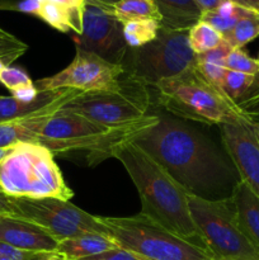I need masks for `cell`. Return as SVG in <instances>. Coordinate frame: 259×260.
Returning <instances> with one entry per match:
<instances>
[{
	"label": "cell",
	"instance_id": "6da1fadb",
	"mask_svg": "<svg viewBox=\"0 0 259 260\" xmlns=\"http://www.w3.org/2000/svg\"><path fill=\"white\" fill-rule=\"evenodd\" d=\"M132 141L154 157L188 194L226 200L239 182L217 150L202 135L179 121L157 116L156 123Z\"/></svg>",
	"mask_w": 259,
	"mask_h": 260
},
{
	"label": "cell",
	"instance_id": "7a4b0ae2",
	"mask_svg": "<svg viewBox=\"0 0 259 260\" xmlns=\"http://www.w3.org/2000/svg\"><path fill=\"white\" fill-rule=\"evenodd\" d=\"M112 157L131 177L141 201V215L205 249L190 216L188 193L154 157L132 140L116 147Z\"/></svg>",
	"mask_w": 259,
	"mask_h": 260
},
{
	"label": "cell",
	"instance_id": "3957f363",
	"mask_svg": "<svg viewBox=\"0 0 259 260\" xmlns=\"http://www.w3.org/2000/svg\"><path fill=\"white\" fill-rule=\"evenodd\" d=\"M157 122V114L124 126L109 127L61 108L43 127L36 144L47 147L53 155L86 152L89 164L112 157L114 149L134 140Z\"/></svg>",
	"mask_w": 259,
	"mask_h": 260
},
{
	"label": "cell",
	"instance_id": "277c9868",
	"mask_svg": "<svg viewBox=\"0 0 259 260\" xmlns=\"http://www.w3.org/2000/svg\"><path fill=\"white\" fill-rule=\"evenodd\" d=\"M0 188L13 198H58L70 201L74 192L63 179L55 155L36 142H20L0 162Z\"/></svg>",
	"mask_w": 259,
	"mask_h": 260
},
{
	"label": "cell",
	"instance_id": "5b68a950",
	"mask_svg": "<svg viewBox=\"0 0 259 260\" xmlns=\"http://www.w3.org/2000/svg\"><path fill=\"white\" fill-rule=\"evenodd\" d=\"M154 88L160 106L179 118L211 126L244 117L236 104L196 65L179 75L160 80Z\"/></svg>",
	"mask_w": 259,
	"mask_h": 260
},
{
	"label": "cell",
	"instance_id": "8992f818",
	"mask_svg": "<svg viewBox=\"0 0 259 260\" xmlns=\"http://www.w3.org/2000/svg\"><path fill=\"white\" fill-rule=\"evenodd\" d=\"M104 235L144 260H212L206 249L172 233L151 218L96 216Z\"/></svg>",
	"mask_w": 259,
	"mask_h": 260
},
{
	"label": "cell",
	"instance_id": "52a82bcc",
	"mask_svg": "<svg viewBox=\"0 0 259 260\" xmlns=\"http://www.w3.org/2000/svg\"><path fill=\"white\" fill-rule=\"evenodd\" d=\"M193 223L213 260H259V251L244 235L230 198L205 200L188 194Z\"/></svg>",
	"mask_w": 259,
	"mask_h": 260
},
{
	"label": "cell",
	"instance_id": "ba28073f",
	"mask_svg": "<svg viewBox=\"0 0 259 260\" xmlns=\"http://www.w3.org/2000/svg\"><path fill=\"white\" fill-rule=\"evenodd\" d=\"M189 29L160 27L151 42L137 48H128L123 61L124 70L154 86L164 79L184 73L196 65V53L188 42Z\"/></svg>",
	"mask_w": 259,
	"mask_h": 260
},
{
	"label": "cell",
	"instance_id": "9c48e42d",
	"mask_svg": "<svg viewBox=\"0 0 259 260\" xmlns=\"http://www.w3.org/2000/svg\"><path fill=\"white\" fill-rule=\"evenodd\" d=\"M151 104L149 86L126 71L116 91L83 93L63 109L109 127L134 123L147 116Z\"/></svg>",
	"mask_w": 259,
	"mask_h": 260
},
{
	"label": "cell",
	"instance_id": "30bf717a",
	"mask_svg": "<svg viewBox=\"0 0 259 260\" xmlns=\"http://www.w3.org/2000/svg\"><path fill=\"white\" fill-rule=\"evenodd\" d=\"M12 205L13 215L37 223L58 243L86 233L103 234L96 216L89 215L70 201L12 197Z\"/></svg>",
	"mask_w": 259,
	"mask_h": 260
},
{
	"label": "cell",
	"instance_id": "8fae6325",
	"mask_svg": "<svg viewBox=\"0 0 259 260\" xmlns=\"http://www.w3.org/2000/svg\"><path fill=\"white\" fill-rule=\"evenodd\" d=\"M123 65L112 63L101 56L76 47L73 62L60 73L35 83L40 91L57 89H76L83 93L116 91L121 88Z\"/></svg>",
	"mask_w": 259,
	"mask_h": 260
},
{
	"label": "cell",
	"instance_id": "7c38bea8",
	"mask_svg": "<svg viewBox=\"0 0 259 260\" xmlns=\"http://www.w3.org/2000/svg\"><path fill=\"white\" fill-rule=\"evenodd\" d=\"M75 46L101 56L112 63L122 65L128 46L123 37V24L114 17L111 5L101 0H85L83 29L74 36Z\"/></svg>",
	"mask_w": 259,
	"mask_h": 260
},
{
	"label": "cell",
	"instance_id": "4fadbf2b",
	"mask_svg": "<svg viewBox=\"0 0 259 260\" xmlns=\"http://www.w3.org/2000/svg\"><path fill=\"white\" fill-rule=\"evenodd\" d=\"M218 127L239 178L259 197V122L243 117Z\"/></svg>",
	"mask_w": 259,
	"mask_h": 260
},
{
	"label": "cell",
	"instance_id": "5bb4252c",
	"mask_svg": "<svg viewBox=\"0 0 259 260\" xmlns=\"http://www.w3.org/2000/svg\"><path fill=\"white\" fill-rule=\"evenodd\" d=\"M83 94L76 89H66L65 94L51 106L12 121L0 122V149L12 147L20 142H36L42 132L43 127L48 121L60 111L61 108L70 103L73 99Z\"/></svg>",
	"mask_w": 259,
	"mask_h": 260
},
{
	"label": "cell",
	"instance_id": "9a60e30c",
	"mask_svg": "<svg viewBox=\"0 0 259 260\" xmlns=\"http://www.w3.org/2000/svg\"><path fill=\"white\" fill-rule=\"evenodd\" d=\"M0 243L33 253H56L58 245L45 229L14 215H0Z\"/></svg>",
	"mask_w": 259,
	"mask_h": 260
},
{
	"label": "cell",
	"instance_id": "2e32d148",
	"mask_svg": "<svg viewBox=\"0 0 259 260\" xmlns=\"http://www.w3.org/2000/svg\"><path fill=\"white\" fill-rule=\"evenodd\" d=\"M230 201L239 228L259 251V197L245 183L239 180Z\"/></svg>",
	"mask_w": 259,
	"mask_h": 260
},
{
	"label": "cell",
	"instance_id": "e0dca14e",
	"mask_svg": "<svg viewBox=\"0 0 259 260\" xmlns=\"http://www.w3.org/2000/svg\"><path fill=\"white\" fill-rule=\"evenodd\" d=\"M117 244L104 234L86 233L60 241L56 253L68 260H80L117 248Z\"/></svg>",
	"mask_w": 259,
	"mask_h": 260
},
{
	"label": "cell",
	"instance_id": "ac0fdd59",
	"mask_svg": "<svg viewBox=\"0 0 259 260\" xmlns=\"http://www.w3.org/2000/svg\"><path fill=\"white\" fill-rule=\"evenodd\" d=\"M161 25L172 29H189L200 22L202 12L195 0H154Z\"/></svg>",
	"mask_w": 259,
	"mask_h": 260
},
{
	"label": "cell",
	"instance_id": "d6986e66",
	"mask_svg": "<svg viewBox=\"0 0 259 260\" xmlns=\"http://www.w3.org/2000/svg\"><path fill=\"white\" fill-rule=\"evenodd\" d=\"M66 89L41 91L38 98L33 102H22L14 96L0 95V122L12 121L36 113L46 107L51 106L65 94Z\"/></svg>",
	"mask_w": 259,
	"mask_h": 260
},
{
	"label": "cell",
	"instance_id": "ffe728a7",
	"mask_svg": "<svg viewBox=\"0 0 259 260\" xmlns=\"http://www.w3.org/2000/svg\"><path fill=\"white\" fill-rule=\"evenodd\" d=\"M231 50L233 48L225 41L222 45L218 46L215 50L201 53V55H196V66L200 70V73L218 88H220L223 75L228 70L225 66V61Z\"/></svg>",
	"mask_w": 259,
	"mask_h": 260
},
{
	"label": "cell",
	"instance_id": "44dd1931",
	"mask_svg": "<svg viewBox=\"0 0 259 260\" xmlns=\"http://www.w3.org/2000/svg\"><path fill=\"white\" fill-rule=\"evenodd\" d=\"M111 9L122 24L140 19H155L161 24V15L154 0H118L111 5Z\"/></svg>",
	"mask_w": 259,
	"mask_h": 260
},
{
	"label": "cell",
	"instance_id": "7402d4cb",
	"mask_svg": "<svg viewBox=\"0 0 259 260\" xmlns=\"http://www.w3.org/2000/svg\"><path fill=\"white\" fill-rule=\"evenodd\" d=\"M248 12V9L238 7V5H235L234 3L226 0L225 3H222V4H221L220 7L216 8V9L202 13L200 20L212 25L216 30H218V32L225 37V36L235 27L236 23H238Z\"/></svg>",
	"mask_w": 259,
	"mask_h": 260
},
{
	"label": "cell",
	"instance_id": "603a6c76",
	"mask_svg": "<svg viewBox=\"0 0 259 260\" xmlns=\"http://www.w3.org/2000/svg\"><path fill=\"white\" fill-rule=\"evenodd\" d=\"M188 42L190 50L196 55H201L217 48L225 42V38L212 25L200 20L188 30Z\"/></svg>",
	"mask_w": 259,
	"mask_h": 260
},
{
	"label": "cell",
	"instance_id": "cb8c5ba5",
	"mask_svg": "<svg viewBox=\"0 0 259 260\" xmlns=\"http://www.w3.org/2000/svg\"><path fill=\"white\" fill-rule=\"evenodd\" d=\"M159 20L140 19L131 20L123 24V37L128 48H137L155 40L159 32Z\"/></svg>",
	"mask_w": 259,
	"mask_h": 260
},
{
	"label": "cell",
	"instance_id": "d4e9b609",
	"mask_svg": "<svg viewBox=\"0 0 259 260\" xmlns=\"http://www.w3.org/2000/svg\"><path fill=\"white\" fill-rule=\"evenodd\" d=\"M256 37H259V13L249 10L223 38L231 48H243Z\"/></svg>",
	"mask_w": 259,
	"mask_h": 260
},
{
	"label": "cell",
	"instance_id": "484cf974",
	"mask_svg": "<svg viewBox=\"0 0 259 260\" xmlns=\"http://www.w3.org/2000/svg\"><path fill=\"white\" fill-rule=\"evenodd\" d=\"M253 78L254 76L238 73V71L226 70L220 88L229 99L236 103L246 93V90L250 88L251 83H253Z\"/></svg>",
	"mask_w": 259,
	"mask_h": 260
},
{
	"label": "cell",
	"instance_id": "4316f807",
	"mask_svg": "<svg viewBox=\"0 0 259 260\" xmlns=\"http://www.w3.org/2000/svg\"><path fill=\"white\" fill-rule=\"evenodd\" d=\"M235 104L245 118L259 122V71L254 75L250 88Z\"/></svg>",
	"mask_w": 259,
	"mask_h": 260
},
{
	"label": "cell",
	"instance_id": "83f0119b",
	"mask_svg": "<svg viewBox=\"0 0 259 260\" xmlns=\"http://www.w3.org/2000/svg\"><path fill=\"white\" fill-rule=\"evenodd\" d=\"M225 66L228 70L254 76L259 71V60L249 56L243 48H233L226 57Z\"/></svg>",
	"mask_w": 259,
	"mask_h": 260
},
{
	"label": "cell",
	"instance_id": "f1b7e54d",
	"mask_svg": "<svg viewBox=\"0 0 259 260\" xmlns=\"http://www.w3.org/2000/svg\"><path fill=\"white\" fill-rule=\"evenodd\" d=\"M28 50V45L18 40L13 35L0 36V61L7 66H10L15 60L24 55Z\"/></svg>",
	"mask_w": 259,
	"mask_h": 260
},
{
	"label": "cell",
	"instance_id": "f546056e",
	"mask_svg": "<svg viewBox=\"0 0 259 260\" xmlns=\"http://www.w3.org/2000/svg\"><path fill=\"white\" fill-rule=\"evenodd\" d=\"M0 83L9 89L10 93L17 89L23 88V86L32 85L35 81L30 79V76L25 73L23 69L15 68V66H5L0 73Z\"/></svg>",
	"mask_w": 259,
	"mask_h": 260
},
{
	"label": "cell",
	"instance_id": "4dcf8cb0",
	"mask_svg": "<svg viewBox=\"0 0 259 260\" xmlns=\"http://www.w3.org/2000/svg\"><path fill=\"white\" fill-rule=\"evenodd\" d=\"M45 253H33V251L20 250L13 248L8 244L0 243V260H38Z\"/></svg>",
	"mask_w": 259,
	"mask_h": 260
},
{
	"label": "cell",
	"instance_id": "1f68e13d",
	"mask_svg": "<svg viewBox=\"0 0 259 260\" xmlns=\"http://www.w3.org/2000/svg\"><path fill=\"white\" fill-rule=\"evenodd\" d=\"M80 260H144L142 258H140L139 255H136L132 251L126 250L123 248H117L112 249V250L104 251V253L98 254V255L94 256H89V258H84Z\"/></svg>",
	"mask_w": 259,
	"mask_h": 260
},
{
	"label": "cell",
	"instance_id": "d6a6232c",
	"mask_svg": "<svg viewBox=\"0 0 259 260\" xmlns=\"http://www.w3.org/2000/svg\"><path fill=\"white\" fill-rule=\"evenodd\" d=\"M40 93L41 91L36 88L35 84H32V85L23 86V88L12 91V96L22 102H33L38 98Z\"/></svg>",
	"mask_w": 259,
	"mask_h": 260
},
{
	"label": "cell",
	"instance_id": "836d02e7",
	"mask_svg": "<svg viewBox=\"0 0 259 260\" xmlns=\"http://www.w3.org/2000/svg\"><path fill=\"white\" fill-rule=\"evenodd\" d=\"M38 2H41V0H38ZM48 2L65 5V7L70 8L71 10H74V12L79 13V14L81 15H83L84 5H85V0H48Z\"/></svg>",
	"mask_w": 259,
	"mask_h": 260
},
{
	"label": "cell",
	"instance_id": "e575fe53",
	"mask_svg": "<svg viewBox=\"0 0 259 260\" xmlns=\"http://www.w3.org/2000/svg\"><path fill=\"white\" fill-rule=\"evenodd\" d=\"M0 215H13L12 197L5 194L0 188Z\"/></svg>",
	"mask_w": 259,
	"mask_h": 260
},
{
	"label": "cell",
	"instance_id": "d590c367",
	"mask_svg": "<svg viewBox=\"0 0 259 260\" xmlns=\"http://www.w3.org/2000/svg\"><path fill=\"white\" fill-rule=\"evenodd\" d=\"M196 4L198 5V8L201 9V12H210V10L216 9L217 7H220L222 3H225L226 0H195Z\"/></svg>",
	"mask_w": 259,
	"mask_h": 260
},
{
	"label": "cell",
	"instance_id": "8d00e7d4",
	"mask_svg": "<svg viewBox=\"0 0 259 260\" xmlns=\"http://www.w3.org/2000/svg\"><path fill=\"white\" fill-rule=\"evenodd\" d=\"M229 2L234 3L235 5L244 8V9L259 13V0H229Z\"/></svg>",
	"mask_w": 259,
	"mask_h": 260
},
{
	"label": "cell",
	"instance_id": "74e56055",
	"mask_svg": "<svg viewBox=\"0 0 259 260\" xmlns=\"http://www.w3.org/2000/svg\"><path fill=\"white\" fill-rule=\"evenodd\" d=\"M63 256H61L57 253H45L41 255V258L38 260H62Z\"/></svg>",
	"mask_w": 259,
	"mask_h": 260
},
{
	"label": "cell",
	"instance_id": "f35d334b",
	"mask_svg": "<svg viewBox=\"0 0 259 260\" xmlns=\"http://www.w3.org/2000/svg\"><path fill=\"white\" fill-rule=\"evenodd\" d=\"M9 151L10 147H3V149H0V162H2L3 160H4V157L9 154Z\"/></svg>",
	"mask_w": 259,
	"mask_h": 260
},
{
	"label": "cell",
	"instance_id": "ab89813d",
	"mask_svg": "<svg viewBox=\"0 0 259 260\" xmlns=\"http://www.w3.org/2000/svg\"><path fill=\"white\" fill-rule=\"evenodd\" d=\"M101 2L106 3V4L112 5V4H114V3H116V2H118V0H101Z\"/></svg>",
	"mask_w": 259,
	"mask_h": 260
},
{
	"label": "cell",
	"instance_id": "60d3db41",
	"mask_svg": "<svg viewBox=\"0 0 259 260\" xmlns=\"http://www.w3.org/2000/svg\"><path fill=\"white\" fill-rule=\"evenodd\" d=\"M7 35H9V33H8L7 30H4V29H2V28H0V36H7Z\"/></svg>",
	"mask_w": 259,
	"mask_h": 260
},
{
	"label": "cell",
	"instance_id": "b9f144b4",
	"mask_svg": "<svg viewBox=\"0 0 259 260\" xmlns=\"http://www.w3.org/2000/svg\"><path fill=\"white\" fill-rule=\"evenodd\" d=\"M5 66H7V65H5V63L3 62V61H0V73H2V71H3V69H4Z\"/></svg>",
	"mask_w": 259,
	"mask_h": 260
},
{
	"label": "cell",
	"instance_id": "7bdbcfd3",
	"mask_svg": "<svg viewBox=\"0 0 259 260\" xmlns=\"http://www.w3.org/2000/svg\"><path fill=\"white\" fill-rule=\"evenodd\" d=\"M62 260H68V259H65V258H63V259H62Z\"/></svg>",
	"mask_w": 259,
	"mask_h": 260
},
{
	"label": "cell",
	"instance_id": "ee69618b",
	"mask_svg": "<svg viewBox=\"0 0 259 260\" xmlns=\"http://www.w3.org/2000/svg\"><path fill=\"white\" fill-rule=\"evenodd\" d=\"M212 260H213V259H212Z\"/></svg>",
	"mask_w": 259,
	"mask_h": 260
}]
</instances>
